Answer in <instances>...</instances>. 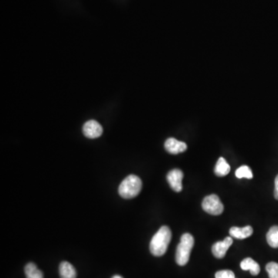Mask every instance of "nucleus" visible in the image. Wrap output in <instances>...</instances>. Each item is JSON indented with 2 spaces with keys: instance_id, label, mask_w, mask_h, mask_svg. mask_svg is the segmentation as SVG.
<instances>
[{
  "instance_id": "obj_16",
  "label": "nucleus",
  "mask_w": 278,
  "mask_h": 278,
  "mask_svg": "<svg viewBox=\"0 0 278 278\" xmlns=\"http://www.w3.org/2000/svg\"><path fill=\"white\" fill-rule=\"evenodd\" d=\"M266 270L270 278H278V263L270 262L266 266Z\"/></svg>"
},
{
  "instance_id": "obj_13",
  "label": "nucleus",
  "mask_w": 278,
  "mask_h": 278,
  "mask_svg": "<svg viewBox=\"0 0 278 278\" xmlns=\"http://www.w3.org/2000/svg\"><path fill=\"white\" fill-rule=\"evenodd\" d=\"M25 274L27 278H44L42 271L39 270L37 265L29 263L25 266Z\"/></svg>"
},
{
  "instance_id": "obj_17",
  "label": "nucleus",
  "mask_w": 278,
  "mask_h": 278,
  "mask_svg": "<svg viewBox=\"0 0 278 278\" xmlns=\"http://www.w3.org/2000/svg\"><path fill=\"white\" fill-rule=\"evenodd\" d=\"M216 278H236L235 277L234 273L232 270H223L216 272L215 274Z\"/></svg>"
},
{
  "instance_id": "obj_20",
  "label": "nucleus",
  "mask_w": 278,
  "mask_h": 278,
  "mask_svg": "<svg viewBox=\"0 0 278 278\" xmlns=\"http://www.w3.org/2000/svg\"><path fill=\"white\" fill-rule=\"evenodd\" d=\"M111 278H123L121 276H119V275H114V276H112Z\"/></svg>"
},
{
  "instance_id": "obj_19",
  "label": "nucleus",
  "mask_w": 278,
  "mask_h": 278,
  "mask_svg": "<svg viewBox=\"0 0 278 278\" xmlns=\"http://www.w3.org/2000/svg\"><path fill=\"white\" fill-rule=\"evenodd\" d=\"M274 197L276 200H278V191L276 190H274Z\"/></svg>"
},
{
  "instance_id": "obj_15",
  "label": "nucleus",
  "mask_w": 278,
  "mask_h": 278,
  "mask_svg": "<svg viewBox=\"0 0 278 278\" xmlns=\"http://www.w3.org/2000/svg\"><path fill=\"white\" fill-rule=\"evenodd\" d=\"M235 175H236V178H238V179L246 178L248 180H251L252 178H253V173H252L250 167L247 166H240L239 169L236 170Z\"/></svg>"
},
{
  "instance_id": "obj_18",
  "label": "nucleus",
  "mask_w": 278,
  "mask_h": 278,
  "mask_svg": "<svg viewBox=\"0 0 278 278\" xmlns=\"http://www.w3.org/2000/svg\"><path fill=\"white\" fill-rule=\"evenodd\" d=\"M275 190L278 191V175L276 176V179H275Z\"/></svg>"
},
{
  "instance_id": "obj_6",
  "label": "nucleus",
  "mask_w": 278,
  "mask_h": 278,
  "mask_svg": "<svg viewBox=\"0 0 278 278\" xmlns=\"http://www.w3.org/2000/svg\"><path fill=\"white\" fill-rule=\"evenodd\" d=\"M83 133L88 138H97L103 133V127L94 120L87 121L83 126Z\"/></svg>"
},
{
  "instance_id": "obj_14",
  "label": "nucleus",
  "mask_w": 278,
  "mask_h": 278,
  "mask_svg": "<svg viewBox=\"0 0 278 278\" xmlns=\"http://www.w3.org/2000/svg\"><path fill=\"white\" fill-rule=\"evenodd\" d=\"M266 241L271 247L278 248V226H273L266 233Z\"/></svg>"
},
{
  "instance_id": "obj_1",
  "label": "nucleus",
  "mask_w": 278,
  "mask_h": 278,
  "mask_svg": "<svg viewBox=\"0 0 278 278\" xmlns=\"http://www.w3.org/2000/svg\"><path fill=\"white\" fill-rule=\"evenodd\" d=\"M172 239V232L166 226H162L153 236L150 242V251L156 256H161L166 253Z\"/></svg>"
},
{
  "instance_id": "obj_5",
  "label": "nucleus",
  "mask_w": 278,
  "mask_h": 278,
  "mask_svg": "<svg viewBox=\"0 0 278 278\" xmlns=\"http://www.w3.org/2000/svg\"><path fill=\"white\" fill-rule=\"evenodd\" d=\"M184 174L183 172L178 169L172 170L167 175V181L170 187L176 193H180L183 190V181Z\"/></svg>"
},
{
  "instance_id": "obj_2",
  "label": "nucleus",
  "mask_w": 278,
  "mask_h": 278,
  "mask_svg": "<svg viewBox=\"0 0 278 278\" xmlns=\"http://www.w3.org/2000/svg\"><path fill=\"white\" fill-rule=\"evenodd\" d=\"M143 183L135 175H130L123 180L118 188V193L124 199H132L141 192Z\"/></svg>"
},
{
  "instance_id": "obj_12",
  "label": "nucleus",
  "mask_w": 278,
  "mask_h": 278,
  "mask_svg": "<svg viewBox=\"0 0 278 278\" xmlns=\"http://www.w3.org/2000/svg\"><path fill=\"white\" fill-rule=\"evenodd\" d=\"M214 172L215 174L217 176H220V177H223V176H226V175L230 173V165L228 164L224 158L221 157L218 160Z\"/></svg>"
},
{
  "instance_id": "obj_4",
  "label": "nucleus",
  "mask_w": 278,
  "mask_h": 278,
  "mask_svg": "<svg viewBox=\"0 0 278 278\" xmlns=\"http://www.w3.org/2000/svg\"><path fill=\"white\" fill-rule=\"evenodd\" d=\"M202 206L205 212L213 216L222 214L224 210V206L220 201V198L214 194L205 197Z\"/></svg>"
},
{
  "instance_id": "obj_8",
  "label": "nucleus",
  "mask_w": 278,
  "mask_h": 278,
  "mask_svg": "<svg viewBox=\"0 0 278 278\" xmlns=\"http://www.w3.org/2000/svg\"><path fill=\"white\" fill-rule=\"evenodd\" d=\"M165 149L170 154L177 155L184 153L187 150V145L174 137H170L165 143Z\"/></svg>"
},
{
  "instance_id": "obj_7",
  "label": "nucleus",
  "mask_w": 278,
  "mask_h": 278,
  "mask_svg": "<svg viewBox=\"0 0 278 278\" xmlns=\"http://www.w3.org/2000/svg\"><path fill=\"white\" fill-rule=\"evenodd\" d=\"M233 239L230 236L225 238L223 241L216 242L212 247V252L215 257L222 259L224 257L228 249L233 244Z\"/></svg>"
},
{
  "instance_id": "obj_3",
  "label": "nucleus",
  "mask_w": 278,
  "mask_h": 278,
  "mask_svg": "<svg viewBox=\"0 0 278 278\" xmlns=\"http://www.w3.org/2000/svg\"><path fill=\"white\" fill-rule=\"evenodd\" d=\"M194 246V238L190 233H184L176 249V261L180 266H185L189 262L190 253Z\"/></svg>"
},
{
  "instance_id": "obj_11",
  "label": "nucleus",
  "mask_w": 278,
  "mask_h": 278,
  "mask_svg": "<svg viewBox=\"0 0 278 278\" xmlns=\"http://www.w3.org/2000/svg\"><path fill=\"white\" fill-rule=\"evenodd\" d=\"M240 267L243 270H250L253 276L259 274L260 271V265L258 264L252 258L248 257L244 259L240 263Z\"/></svg>"
},
{
  "instance_id": "obj_9",
  "label": "nucleus",
  "mask_w": 278,
  "mask_h": 278,
  "mask_svg": "<svg viewBox=\"0 0 278 278\" xmlns=\"http://www.w3.org/2000/svg\"><path fill=\"white\" fill-rule=\"evenodd\" d=\"M253 228L250 226H246L242 228L233 226V227L230 228V236L236 238V239L243 240V239H246V238L251 236L253 234Z\"/></svg>"
},
{
  "instance_id": "obj_10",
  "label": "nucleus",
  "mask_w": 278,
  "mask_h": 278,
  "mask_svg": "<svg viewBox=\"0 0 278 278\" xmlns=\"http://www.w3.org/2000/svg\"><path fill=\"white\" fill-rule=\"evenodd\" d=\"M59 273L61 278H76L77 272L72 264L67 261H63L60 264Z\"/></svg>"
}]
</instances>
